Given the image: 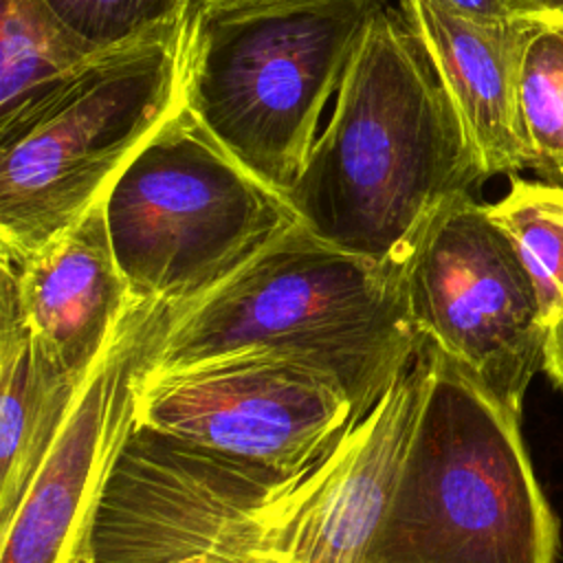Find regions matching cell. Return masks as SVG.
<instances>
[{
    "mask_svg": "<svg viewBox=\"0 0 563 563\" xmlns=\"http://www.w3.org/2000/svg\"><path fill=\"white\" fill-rule=\"evenodd\" d=\"M482 180L431 59L402 11L385 2L286 200L317 238L405 275L435 216Z\"/></svg>",
    "mask_w": 563,
    "mask_h": 563,
    "instance_id": "1",
    "label": "cell"
},
{
    "mask_svg": "<svg viewBox=\"0 0 563 563\" xmlns=\"http://www.w3.org/2000/svg\"><path fill=\"white\" fill-rule=\"evenodd\" d=\"M405 277L317 238L301 222L205 297L183 303L152 369L268 352L332 378L361 420L416 358Z\"/></svg>",
    "mask_w": 563,
    "mask_h": 563,
    "instance_id": "2",
    "label": "cell"
},
{
    "mask_svg": "<svg viewBox=\"0 0 563 563\" xmlns=\"http://www.w3.org/2000/svg\"><path fill=\"white\" fill-rule=\"evenodd\" d=\"M519 418L431 343L422 413L367 563H559V519Z\"/></svg>",
    "mask_w": 563,
    "mask_h": 563,
    "instance_id": "3",
    "label": "cell"
},
{
    "mask_svg": "<svg viewBox=\"0 0 563 563\" xmlns=\"http://www.w3.org/2000/svg\"><path fill=\"white\" fill-rule=\"evenodd\" d=\"M385 2L266 0L191 13L185 108L244 169L286 196Z\"/></svg>",
    "mask_w": 563,
    "mask_h": 563,
    "instance_id": "4",
    "label": "cell"
},
{
    "mask_svg": "<svg viewBox=\"0 0 563 563\" xmlns=\"http://www.w3.org/2000/svg\"><path fill=\"white\" fill-rule=\"evenodd\" d=\"M189 20L97 53L0 130V257L24 264L103 200L183 103Z\"/></svg>",
    "mask_w": 563,
    "mask_h": 563,
    "instance_id": "5",
    "label": "cell"
},
{
    "mask_svg": "<svg viewBox=\"0 0 563 563\" xmlns=\"http://www.w3.org/2000/svg\"><path fill=\"white\" fill-rule=\"evenodd\" d=\"M117 266L136 299L191 303L299 218L180 103L103 196Z\"/></svg>",
    "mask_w": 563,
    "mask_h": 563,
    "instance_id": "6",
    "label": "cell"
},
{
    "mask_svg": "<svg viewBox=\"0 0 563 563\" xmlns=\"http://www.w3.org/2000/svg\"><path fill=\"white\" fill-rule=\"evenodd\" d=\"M314 466L284 475L134 424L84 552L90 563H288L279 537Z\"/></svg>",
    "mask_w": 563,
    "mask_h": 563,
    "instance_id": "7",
    "label": "cell"
},
{
    "mask_svg": "<svg viewBox=\"0 0 563 563\" xmlns=\"http://www.w3.org/2000/svg\"><path fill=\"white\" fill-rule=\"evenodd\" d=\"M402 277L418 332L521 416L548 325L519 251L488 205L468 194L444 207Z\"/></svg>",
    "mask_w": 563,
    "mask_h": 563,
    "instance_id": "8",
    "label": "cell"
},
{
    "mask_svg": "<svg viewBox=\"0 0 563 563\" xmlns=\"http://www.w3.org/2000/svg\"><path fill=\"white\" fill-rule=\"evenodd\" d=\"M150 365L136 378V424L244 464L284 475L306 471L354 424L339 383L277 354Z\"/></svg>",
    "mask_w": 563,
    "mask_h": 563,
    "instance_id": "9",
    "label": "cell"
},
{
    "mask_svg": "<svg viewBox=\"0 0 563 563\" xmlns=\"http://www.w3.org/2000/svg\"><path fill=\"white\" fill-rule=\"evenodd\" d=\"M183 303L132 297L4 528L0 563H75L108 475L136 424V378Z\"/></svg>",
    "mask_w": 563,
    "mask_h": 563,
    "instance_id": "10",
    "label": "cell"
},
{
    "mask_svg": "<svg viewBox=\"0 0 563 563\" xmlns=\"http://www.w3.org/2000/svg\"><path fill=\"white\" fill-rule=\"evenodd\" d=\"M431 374V343L314 466L279 552L288 563H367L394 504Z\"/></svg>",
    "mask_w": 563,
    "mask_h": 563,
    "instance_id": "11",
    "label": "cell"
},
{
    "mask_svg": "<svg viewBox=\"0 0 563 563\" xmlns=\"http://www.w3.org/2000/svg\"><path fill=\"white\" fill-rule=\"evenodd\" d=\"M444 86L486 178L528 167L519 114V75L534 22L475 20L438 0H400Z\"/></svg>",
    "mask_w": 563,
    "mask_h": 563,
    "instance_id": "12",
    "label": "cell"
},
{
    "mask_svg": "<svg viewBox=\"0 0 563 563\" xmlns=\"http://www.w3.org/2000/svg\"><path fill=\"white\" fill-rule=\"evenodd\" d=\"M15 282L37 352L59 374L84 383L132 301L112 253L103 200L15 266Z\"/></svg>",
    "mask_w": 563,
    "mask_h": 563,
    "instance_id": "13",
    "label": "cell"
},
{
    "mask_svg": "<svg viewBox=\"0 0 563 563\" xmlns=\"http://www.w3.org/2000/svg\"><path fill=\"white\" fill-rule=\"evenodd\" d=\"M81 383L59 374L35 347L15 266L0 273V528L9 523L44 462Z\"/></svg>",
    "mask_w": 563,
    "mask_h": 563,
    "instance_id": "14",
    "label": "cell"
},
{
    "mask_svg": "<svg viewBox=\"0 0 563 563\" xmlns=\"http://www.w3.org/2000/svg\"><path fill=\"white\" fill-rule=\"evenodd\" d=\"M95 55L44 0H2L0 130L44 103Z\"/></svg>",
    "mask_w": 563,
    "mask_h": 563,
    "instance_id": "15",
    "label": "cell"
},
{
    "mask_svg": "<svg viewBox=\"0 0 563 563\" xmlns=\"http://www.w3.org/2000/svg\"><path fill=\"white\" fill-rule=\"evenodd\" d=\"M488 209L515 242L548 325L563 314V187L510 176Z\"/></svg>",
    "mask_w": 563,
    "mask_h": 563,
    "instance_id": "16",
    "label": "cell"
},
{
    "mask_svg": "<svg viewBox=\"0 0 563 563\" xmlns=\"http://www.w3.org/2000/svg\"><path fill=\"white\" fill-rule=\"evenodd\" d=\"M519 114L528 167L563 187V24L534 22L519 75Z\"/></svg>",
    "mask_w": 563,
    "mask_h": 563,
    "instance_id": "17",
    "label": "cell"
},
{
    "mask_svg": "<svg viewBox=\"0 0 563 563\" xmlns=\"http://www.w3.org/2000/svg\"><path fill=\"white\" fill-rule=\"evenodd\" d=\"M92 53H103L189 20L191 0H44Z\"/></svg>",
    "mask_w": 563,
    "mask_h": 563,
    "instance_id": "18",
    "label": "cell"
},
{
    "mask_svg": "<svg viewBox=\"0 0 563 563\" xmlns=\"http://www.w3.org/2000/svg\"><path fill=\"white\" fill-rule=\"evenodd\" d=\"M504 9L515 20L563 24V0H501Z\"/></svg>",
    "mask_w": 563,
    "mask_h": 563,
    "instance_id": "19",
    "label": "cell"
},
{
    "mask_svg": "<svg viewBox=\"0 0 563 563\" xmlns=\"http://www.w3.org/2000/svg\"><path fill=\"white\" fill-rule=\"evenodd\" d=\"M541 369L559 389H563V314L548 323Z\"/></svg>",
    "mask_w": 563,
    "mask_h": 563,
    "instance_id": "20",
    "label": "cell"
},
{
    "mask_svg": "<svg viewBox=\"0 0 563 563\" xmlns=\"http://www.w3.org/2000/svg\"><path fill=\"white\" fill-rule=\"evenodd\" d=\"M446 4L449 9L475 18V20H486V22H497V20H508L510 15L504 9L501 0H438Z\"/></svg>",
    "mask_w": 563,
    "mask_h": 563,
    "instance_id": "21",
    "label": "cell"
},
{
    "mask_svg": "<svg viewBox=\"0 0 563 563\" xmlns=\"http://www.w3.org/2000/svg\"><path fill=\"white\" fill-rule=\"evenodd\" d=\"M253 2H266V0H191V13L202 11V9H213V7H233V4H253Z\"/></svg>",
    "mask_w": 563,
    "mask_h": 563,
    "instance_id": "22",
    "label": "cell"
},
{
    "mask_svg": "<svg viewBox=\"0 0 563 563\" xmlns=\"http://www.w3.org/2000/svg\"><path fill=\"white\" fill-rule=\"evenodd\" d=\"M75 563H90V561H88V556H86V552H84V550H81V552H79V554H77V559H75Z\"/></svg>",
    "mask_w": 563,
    "mask_h": 563,
    "instance_id": "23",
    "label": "cell"
}]
</instances>
